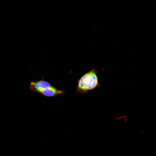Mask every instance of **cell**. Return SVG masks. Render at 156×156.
I'll use <instances>...</instances> for the list:
<instances>
[{"label": "cell", "instance_id": "3", "mask_svg": "<svg viewBox=\"0 0 156 156\" xmlns=\"http://www.w3.org/2000/svg\"><path fill=\"white\" fill-rule=\"evenodd\" d=\"M39 93L48 97H52L60 94H63L65 92L63 90H59L52 85L41 90Z\"/></svg>", "mask_w": 156, "mask_h": 156}, {"label": "cell", "instance_id": "1", "mask_svg": "<svg viewBox=\"0 0 156 156\" xmlns=\"http://www.w3.org/2000/svg\"><path fill=\"white\" fill-rule=\"evenodd\" d=\"M99 86L97 71L93 68L84 74L79 79L76 91L79 94H85L98 88Z\"/></svg>", "mask_w": 156, "mask_h": 156}, {"label": "cell", "instance_id": "2", "mask_svg": "<svg viewBox=\"0 0 156 156\" xmlns=\"http://www.w3.org/2000/svg\"><path fill=\"white\" fill-rule=\"evenodd\" d=\"M51 85L49 82L42 79L31 82L30 84L29 88L31 90L39 93L42 90Z\"/></svg>", "mask_w": 156, "mask_h": 156}]
</instances>
